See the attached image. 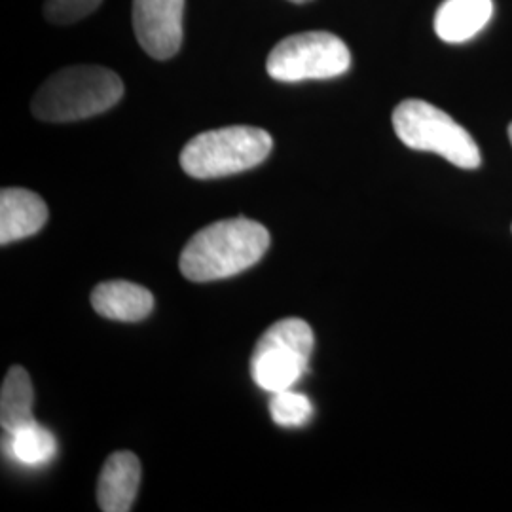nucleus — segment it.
Segmentation results:
<instances>
[{"label": "nucleus", "mask_w": 512, "mask_h": 512, "mask_svg": "<svg viewBox=\"0 0 512 512\" xmlns=\"http://www.w3.org/2000/svg\"><path fill=\"white\" fill-rule=\"evenodd\" d=\"M270 232L255 220H219L186 243L179 258L181 274L194 283L234 277L266 255Z\"/></svg>", "instance_id": "f257e3e1"}, {"label": "nucleus", "mask_w": 512, "mask_h": 512, "mask_svg": "<svg viewBox=\"0 0 512 512\" xmlns=\"http://www.w3.org/2000/svg\"><path fill=\"white\" fill-rule=\"evenodd\" d=\"M124 95L120 76L97 65H76L50 76L33 99L42 122H76L112 109Z\"/></svg>", "instance_id": "f03ea898"}, {"label": "nucleus", "mask_w": 512, "mask_h": 512, "mask_svg": "<svg viewBox=\"0 0 512 512\" xmlns=\"http://www.w3.org/2000/svg\"><path fill=\"white\" fill-rule=\"evenodd\" d=\"M274 147L272 135L253 126H228L196 135L181 152V167L194 179H219L262 164Z\"/></svg>", "instance_id": "7ed1b4c3"}, {"label": "nucleus", "mask_w": 512, "mask_h": 512, "mask_svg": "<svg viewBox=\"0 0 512 512\" xmlns=\"http://www.w3.org/2000/svg\"><path fill=\"white\" fill-rule=\"evenodd\" d=\"M393 128L408 148L439 154L461 169H476L482 164L480 148L471 133L427 101H403L393 110Z\"/></svg>", "instance_id": "20e7f679"}, {"label": "nucleus", "mask_w": 512, "mask_h": 512, "mask_svg": "<svg viewBox=\"0 0 512 512\" xmlns=\"http://www.w3.org/2000/svg\"><path fill=\"white\" fill-rule=\"evenodd\" d=\"M315 336L304 319H281L256 342L251 355V376L255 384L277 393L293 389L310 365Z\"/></svg>", "instance_id": "39448f33"}, {"label": "nucleus", "mask_w": 512, "mask_h": 512, "mask_svg": "<svg viewBox=\"0 0 512 512\" xmlns=\"http://www.w3.org/2000/svg\"><path fill=\"white\" fill-rule=\"evenodd\" d=\"M351 54L342 38L327 31H308L277 42L266 71L279 82L329 80L346 74Z\"/></svg>", "instance_id": "423d86ee"}, {"label": "nucleus", "mask_w": 512, "mask_h": 512, "mask_svg": "<svg viewBox=\"0 0 512 512\" xmlns=\"http://www.w3.org/2000/svg\"><path fill=\"white\" fill-rule=\"evenodd\" d=\"M184 0H133V29L154 59H169L183 44Z\"/></svg>", "instance_id": "0eeeda50"}, {"label": "nucleus", "mask_w": 512, "mask_h": 512, "mask_svg": "<svg viewBox=\"0 0 512 512\" xmlns=\"http://www.w3.org/2000/svg\"><path fill=\"white\" fill-rule=\"evenodd\" d=\"M141 461L133 452L109 456L97 482V503L103 512H128L139 492Z\"/></svg>", "instance_id": "6e6552de"}, {"label": "nucleus", "mask_w": 512, "mask_h": 512, "mask_svg": "<svg viewBox=\"0 0 512 512\" xmlns=\"http://www.w3.org/2000/svg\"><path fill=\"white\" fill-rule=\"evenodd\" d=\"M48 220L44 200L25 188H4L0 192V243L8 245L31 238Z\"/></svg>", "instance_id": "1a4fd4ad"}, {"label": "nucleus", "mask_w": 512, "mask_h": 512, "mask_svg": "<svg viewBox=\"0 0 512 512\" xmlns=\"http://www.w3.org/2000/svg\"><path fill=\"white\" fill-rule=\"evenodd\" d=\"M92 308L101 317L122 323H137L154 308L152 293L129 281H105L92 293Z\"/></svg>", "instance_id": "9d476101"}, {"label": "nucleus", "mask_w": 512, "mask_h": 512, "mask_svg": "<svg viewBox=\"0 0 512 512\" xmlns=\"http://www.w3.org/2000/svg\"><path fill=\"white\" fill-rule=\"evenodd\" d=\"M492 0H444L435 16V31L448 44L476 37L492 19Z\"/></svg>", "instance_id": "9b49d317"}, {"label": "nucleus", "mask_w": 512, "mask_h": 512, "mask_svg": "<svg viewBox=\"0 0 512 512\" xmlns=\"http://www.w3.org/2000/svg\"><path fill=\"white\" fill-rule=\"evenodd\" d=\"M35 391L33 382L23 366H12L2 382L0 391V423L6 433H16L19 429L35 423L33 416Z\"/></svg>", "instance_id": "f8f14e48"}, {"label": "nucleus", "mask_w": 512, "mask_h": 512, "mask_svg": "<svg viewBox=\"0 0 512 512\" xmlns=\"http://www.w3.org/2000/svg\"><path fill=\"white\" fill-rule=\"evenodd\" d=\"M8 437H10V444H8L10 456L29 467L48 463L57 452L54 435L46 427L38 425L37 421L19 429L16 433H8Z\"/></svg>", "instance_id": "ddd939ff"}, {"label": "nucleus", "mask_w": 512, "mask_h": 512, "mask_svg": "<svg viewBox=\"0 0 512 512\" xmlns=\"http://www.w3.org/2000/svg\"><path fill=\"white\" fill-rule=\"evenodd\" d=\"M272 420L281 427H302L311 420L313 406L310 399L293 389L272 393L270 399Z\"/></svg>", "instance_id": "4468645a"}, {"label": "nucleus", "mask_w": 512, "mask_h": 512, "mask_svg": "<svg viewBox=\"0 0 512 512\" xmlns=\"http://www.w3.org/2000/svg\"><path fill=\"white\" fill-rule=\"evenodd\" d=\"M103 0H46L44 14L48 21L67 25L90 16Z\"/></svg>", "instance_id": "2eb2a0df"}, {"label": "nucleus", "mask_w": 512, "mask_h": 512, "mask_svg": "<svg viewBox=\"0 0 512 512\" xmlns=\"http://www.w3.org/2000/svg\"><path fill=\"white\" fill-rule=\"evenodd\" d=\"M291 2H296V4H304V2H311V0H291Z\"/></svg>", "instance_id": "dca6fc26"}, {"label": "nucleus", "mask_w": 512, "mask_h": 512, "mask_svg": "<svg viewBox=\"0 0 512 512\" xmlns=\"http://www.w3.org/2000/svg\"><path fill=\"white\" fill-rule=\"evenodd\" d=\"M509 139H511V143H512V124H511V126H509Z\"/></svg>", "instance_id": "f3484780"}]
</instances>
